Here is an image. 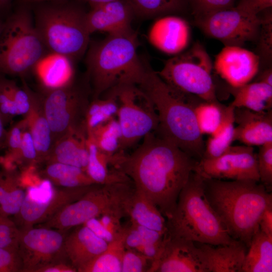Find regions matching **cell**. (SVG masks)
<instances>
[{"label": "cell", "mask_w": 272, "mask_h": 272, "mask_svg": "<svg viewBox=\"0 0 272 272\" xmlns=\"http://www.w3.org/2000/svg\"><path fill=\"white\" fill-rule=\"evenodd\" d=\"M143 139L131 154L122 155L119 169L167 219L197 161L155 131Z\"/></svg>", "instance_id": "cell-1"}, {"label": "cell", "mask_w": 272, "mask_h": 272, "mask_svg": "<svg viewBox=\"0 0 272 272\" xmlns=\"http://www.w3.org/2000/svg\"><path fill=\"white\" fill-rule=\"evenodd\" d=\"M138 85L151 100L159 123L156 132L173 143L192 158H202L205 143L194 112L198 98L180 92L165 82L147 62Z\"/></svg>", "instance_id": "cell-2"}, {"label": "cell", "mask_w": 272, "mask_h": 272, "mask_svg": "<svg viewBox=\"0 0 272 272\" xmlns=\"http://www.w3.org/2000/svg\"><path fill=\"white\" fill-rule=\"evenodd\" d=\"M203 178L205 194L229 235L248 248L262 214L272 206L271 193L253 180Z\"/></svg>", "instance_id": "cell-3"}, {"label": "cell", "mask_w": 272, "mask_h": 272, "mask_svg": "<svg viewBox=\"0 0 272 272\" xmlns=\"http://www.w3.org/2000/svg\"><path fill=\"white\" fill-rule=\"evenodd\" d=\"M135 31L108 35L90 45L86 58V77L90 85L92 99L121 84L138 85L143 76L147 61L138 53L139 45Z\"/></svg>", "instance_id": "cell-4"}, {"label": "cell", "mask_w": 272, "mask_h": 272, "mask_svg": "<svg viewBox=\"0 0 272 272\" xmlns=\"http://www.w3.org/2000/svg\"><path fill=\"white\" fill-rule=\"evenodd\" d=\"M166 222L167 235L171 237L213 245L235 240L209 202L203 178L195 170L180 191L176 207Z\"/></svg>", "instance_id": "cell-5"}, {"label": "cell", "mask_w": 272, "mask_h": 272, "mask_svg": "<svg viewBox=\"0 0 272 272\" xmlns=\"http://www.w3.org/2000/svg\"><path fill=\"white\" fill-rule=\"evenodd\" d=\"M32 10L35 27L47 51L74 61L82 57L88 49L91 35L83 4L69 0L37 5Z\"/></svg>", "instance_id": "cell-6"}, {"label": "cell", "mask_w": 272, "mask_h": 272, "mask_svg": "<svg viewBox=\"0 0 272 272\" xmlns=\"http://www.w3.org/2000/svg\"><path fill=\"white\" fill-rule=\"evenodd\" d=\"M47 51L35 27L32 9L17 6L0 32V75L23 77Z\"/></svg>", "instance_id": "cell-7"}, {"label": "cell", "mask_w": 272, "mask_h": 272, "mask_svg": "<svg viewBox=\"0 0 272 272\" xmlns=\"http://www.w3.org/2000/svg\"><path fill=\"white\" fill-rule=\"evenodd\" d=\"M134 190L131 180L94 184L79 199L63 207L44 223L43 227L64 231L107 213L126 216V206Z\"/></svg>", "instance_id": "cell-8"}, {"label": "cell", "mask_w": 272, "mask_h": 272, "mask_svg": "<svg viewBox=\"0 0 272 272\" xmlns=\"http://www.w3.org/2000/svg\"><path fill=\"white\" fill-rule=\"evenodd\" d=\"M212 59L205 47L195 43L186 51L168 59L157 72L168 85L177 91L208 102H218L212 76Z\"/></svg>", "instance_id": "cell-9"}, {"label": "cell", "mask_w": 272, "mask_h": 272, "mask_svg": "<svg viewBox=\"0 0 272 272\" xmlns=\"http://www.w3.org/2000/svg\"><path fill=\"white\" fill-rule=\"evenodd\" d=\"M109 90L117 98L116 118L122 134L120 150L124 152L146 134L156 130L158 114L150 98L137 84H121Z\"/></svg>", "instance_id": "cell-10"}, {"label": "cell", "mask_w": 272, "mask_h": 272, "mask_svg": "<svg viewBox=\"0 0 272 272\" xmlns=\"http://www.w3.org/2000/svg\"><path fill=\"white\" fill-rule=\"evenodd\" d=\"M44 112L52 134V145L70 129L85 124L91 90L85 77L65 86L41 92Z\"/></svg>", "instance_id": "cell-11"}, {"label": "cell", "mask_w": 272, "mask_h": 272, "mask_svg": "<svg viewBox=\"0 0 272 272\" xmlns=\"http://www.w3.org/2000/svg\"><path fill=\"white\" fill-rule=\"evenodd\" d=\"M93 184L77 187L55 188L44 178L27 188L18 213L15 216L21 229L33 227L50 219L66 205L82 197Z\"/></svg>", "instance_id": "cell-12"}, {"label": "cell", "mask_w": 272, "mask_h": 272, "mask_svg": "<svg viewBox=\"0 0 272 272\" xmlns=\"http://www.w3.org/2000/svg\"><path fill=\"white\" fill-rule=\"evenodd\" d=\"M194 25L205 35L220 41L225 46H243L256 42L259 18L235 6L193 19Z\"/></svg>", "instance_id": "cell-13"}, {"label": "cell", "mask_w": 272, "mask_h": 272, "mask_svg": "<svg viewBox=\"0 0 272 272\" xmlns=\"http://www.w3.org/2000/svg\"><path fill=\"white\" fill-rule=\"evenodd\" d=\"M20 230L18 249L22 271L37 272L49 264L63 261L64 231L45 227Z\"/></svg>", "instance_id": "cell-14"}, {"label": "cell", "mask_w": 272, "mask_h": 272, "mask_svg": "<svg viewBox=\"0 0 272 272\" xmlns=\"http://www.w3.org/2000/svg\"><path fill=\"white\" fill-rule=\"evenodd\" d=\"M195 171L206 178L260 181L257 154L246 145L231 146L216 158H201Z\"/></svg>", "instance_id": "cell-15"}, {"label": "cell", "mask_w": 272, "mask_h": 272, "mask_svg": "<svg viewBox=\"0 0 272 272\" xmlns=\"http://www.w3.org/2000/svg\"><path fill=\"white\" fill-rule=\"evenodd\" d=\"M149 272H208L203 254L195 242L167 235Z\"/></svg>", "instance_id": "cell-16"}, {"label": "cell", "mask_w": 272, "mask_h": 272, "mask_svg": "<svg viewBox=\"0 0 272 272\" xmlns=\"http://www.w3.org/2000/svg\"><path fill=\"white\" fill-rule=\"evenodd\" d=\"M214 70L230 87L244 85L257 76L260 67L259 56L241 46H225L217 55Z\"/></svg>", "instance_id": "cell-17"}, {"label": "cell", "mask_w": 272, "mask_h": 272, "mask_svg": "<svg viewBox=\"0 0 272 272\" xmlns=\"http://www.w3.org/2000/svg\"><path fill=\"white\" fill-rule=\"evenodd\" d=\"M133 10L126 0H115L90 8L86 22L90 34L95 32L108 35L124 34L133 31L131 22Z\"/></svg>", "instance_id": "cell-18"}, {"label": "cell", "mask_w": 272, "mask_h": 272, "mask_svg": "<svg viewBox=\"0 0 272 272\" xmlns=\"http://www.w3.org/2000/svg\"><path fill=\"white\" fill-rule=\"evenodd\" d=\"M156 20L149 33L153 46L162 52L174 56L183 52L191 40V29L184 18L172 14Z\"/></svg>", "instance_id": "cell-19"}, {"label": "cell", "mask_w": 272, "mask_h": 272, "mask_svg": "<svg viewBox=\"0 0 272 272\" xmlns=\"http://www.w3.org/2000/svg\"><path fill=\"white\" fill-rule=\"evenodd\" d=\"M234 141L248 146H261L272 142L271 110L256 112L244 108H234Z\"/></svg>", "instance_id": "cell-20"}, {"label": "cell", "mask_w": 272, "mask_h": 272, "mask_svg": "<svg viewBox=\"0 0 272 272\" xmlns=\"http://www.w3.org/2000/svg\"><path fill=\"white\" fill-rule=\"evenodd\" d=\"M74 62L66 56L48 51L32 70L38 80L41 93L73 82L76 79Z\"/></svg>", "instance_id": "cell-21"}, {"label": "cell", "mask_w": 272, "mask_h": 272, "mask_svg": "<svg viewBox=\"0 0 272 272\" xmlns=\"http://www.w3.org/2000/svg\"><path fill=\"white\" fill-rule=\"evenodd\" d=\"M87 139L85 125L70 129L54 142L45 162L68 164L86 171L88 160Z\"/></svg>", "instance_id": "cell-22"}, {"label": "cell", "mask_w": 272, "mask_h": 272, "mask_svg": "<svg viewBox=\"0 0 272 272\" xmlns=\"http://www.w3.org/2000/svg\"><path fill=\"white\" fill-rule=\"evenodd\" d=\"M108 243L82 224L65 238L66 257L77 271L106 249Z\"/></svg>", "instance_id": "cell-23"}, {"label": "cell", "mask_w": 272, "mask_h": 272, "mask_svg": "<svg viewBox=\"0 0 272 272\" xmlns=\"http://www.w3.org/2000/svg\"><path fill=\"white\" fill-rule=\"evenodd\" d=\"M205 258L208 272H241L248 247L235 240L224 245L195 242Z\"/></svg>", "instance_id": "cell-24"}, {"label": "cell", "mask_w": 272, "mask_h": 272, "mask_svg": "<svg viewBox=\"0 0 272 272\" xmlns=\"http://www.w3.org/2000/svg\"><path fill=\"white\" fill-rule=\"evenodd\" d=\"M30 106L24 115L33 138L39 163L46 161L52 146L51 130L46 118L41 93L30 89Z\"/></svg>", "instance_id": "cell-25"}, {"label": "cell", "mask_w": 272, "mask_h": 272, "mask_svg": "<svg viewBox=\"0 0 272 272\" xmlns=\"http://www.w3.org/2000/svg\"><path fill=\"white\" fill-rule=\"evenodd\" d=\"M88 160L86 172L96 184H103L130 180L115 166V155L109 156L100 151L88 134Z\"/></svg>", "instance_id": "cell-26"}, {"label": "cell", "mask_w": 272, "mask_h": 272, "mask_svg": "<svg viewBox=\"0 0 272 272\" xmlns=\"http://www.w3.org/2000/svg\"><path fill=\"white\" fill-rule=\"evenodd\" d=\"M130 222L163 233H167L165 217L144 194L134 190L126 206Z\"/></svg>", "instance_id": "cell-27"}, {"label": "cell", "mask_w": 272, "mask_h": 272, "mask_svg": "<svg viewBox=\"0 0 272 272\" xmlns=\"http://www.w3.org/2000/svg\"><path fill=\"white\" fill-rule=\"evenodd\" d=\"M234 97L230 104L234 108H244L256 111H266L272 108V86L255 81L237 88L230 87Z\"/></svg>", "instance_id": "cell-28"}, {"label": "cell", "mask_w": 272, "mask_h": 272, "mask_svg": "<svg viewBox=\"0 0 272 272\" xmlns=\"http://www.w3.org/2000/svg\"><path fill=\"white\" fill-rule=\"evenodd\" d=\"M272 271V236L259 229L253 236L241 272Z\"/></svg>", "instance_id": "cell-29"}, {"label": "cell", "mask_w": 272, "mask_h": 272, "mask_svg": "<svg viewBox=\"0 0 272 272\" xmlns=\"http://www.w3.org/2000/svg\"><path fill=\"white\" fill-rule=\"evenodd\" d=\"M234 107L230 104L224 107L222 122L205 144L202 158H216L231 146L234 141Z\"/></svg>", "instance_id": "cell-30"}, {"label": "cell", "mask_w": 272, "mask_h": 272, "mask_svg": "<svg viewBox=\"0 0 272 272\" xmlns=\"http://www.w3.org/2000/svg\"><path fill=\"white\" fill-rule=\"evenodd\" d=\"M46 164L43 174L53 185L72 188L96 184L86 172L79 167L58 162Z\"/></svg>", "instance_id": "cell-31"}, {"label": "cell", "mask_w": 272, "mask_h": 272, "mask_svg": "<svg viewBox=\"0 0 272 272\" xmlns=\"http://www.w3.org/2000/svg\"><path fill=\"white\" fill-rule=\"evenodd\" d=\"M16 171L0 172V212L9 217L17 215L25 196Z\"/></svg>", "instance_id": "cell-32"}, {"label": "cell", "mask_w": 272, "mask_h": 272, "mask_svg": "<svg viewBox=\"0 0 272 272\" xmlns=\"http://www.w3.org/2000/svg\"><path fill=\"white\" fill-rule=\"evenodd\" d=\"M118 109L117 98L111 90L107 91L99 98L91 99L85 118L88 133L96 127L116 118Z\"/></svg>", "instance_id": "cell-33"}, {"label": "cell", "mask_w": 272, "mask_h": 272, "mask_svg": "<svg viewBox=\"0 0 272 272\" xmlns=\"http://www.w3.org/2000/svg\"><path fill=\"white\" fill-rule=\"evenodd\" d=\"M134 16L149 19L181 13L188 7L187 0H126Z\"/></svg>", "instance_id": "cell-34"}, {"label": "cell", "mask_w": 272, "mask_h": 272, "mask_svg": "<svg viewBox=\"0 0 272 272\" xmlns=\"http://www.w3.org/2000/svg\"><path fill=\"white\" fill-rule=\"evenodd\" d=\"M124 230L116 239L108 243L102 253L79 270V272H121V260L125 247Z\"/></svg>", "instance_id": "cell-35"}, {"label": "cell", "mask_w": 272, "mask_h": 272, "mask_svg": "<svg viewBox=\"0 0 272 272\" xmlns=\"http://www.w3.org/2000/svg\"><path fill=\"white\" fill-rule=\"evenodd\" d=\"M88 134L98 149L106 155L113 156L122 152L120 150L122 134L116 118L96 127Z\"/></svg>", "instance_id": "cell-36"}, {"label": "cell", "mask_w": 272, "mask_h": 272, "mask_svg": "<svg viewBox=\"0 0 272 272\" xmlns=\"http://www.w3.org/2000/svg\"><path fill=\"white\" fill-rule=\"evenodd\" d=\"M224 107L218 102L199 100L194 106L196 123L202 135H211L219 127L223 116Z\"/></svg>", "instance_id": "cell-37"}, {"label": "cell", "mask_w": 272, "mask_h": 272, "mask_svg": "<svg viewBox=\"0 0 272 272\" xmlns=\"http://www.w3.org/2000/svg\"><path fill=\"white\" fill-rule=\"evenodd\" d=\"M259 27L256 53L259 57L260 65L264 67L271 66L272 60V12L271 8L266 10L258 15Z\"/></svg>", "instance_id": "cell-38"}, {"label": "cell", "mask_w": 272, "mask_h": 272, "mask_svg": "<svg viewBox=\"0 0 272 272\" xmlns=\"http://www.w3.org/2000/svg\"><path fill=\"white\" fill-rule=\"evenodd\" d=\"M236 0H187L193 19L235 6Z\"/></svg>", "instance_id": "cell-39"}, {"label": "cell", "mask_w": 272, "mask_h": 272, "mask_svg": "<svg viewBox=\"0 0 272 272\" xmlns=\"http://www.w3.org/2000/svg\"><path fill=\"white\" fill-rule=\"evenodd\" d=\"M260 147L257 154L259 180L269 191L272 186V142Z\"/></svg>", "instance_id": "cell-40"}, {"label": "cell", "mask_w": 272, "mask_h": 272, "mask_svg": "<svg viewBox=\"0 0 272 272\" xmlns=\"http://www.w3.org/2000/svg\"><path fill=\"white\" fill-rule=\"evenodd\" d=\"M5 81L14 102L18 115L24 116L30 106V87L24 79L21 87L14 81L5 78Z\"/></svg>", "instance_id": "cell-41"}, {"label": "cell", "mask_w": 272, "mask_h": 272, "mask_svg": "<svg viewBox=\"0 0 272 272\" xmlns=\"http://www.w3.org/2000/svg\"><path fill=\"white\" fill-rule=\"evenodd\" d=\"M16 164L23 168L39 164L35 144L27 126L22 135Z\"/></svg>", "instance_id": "cell-42"}, {"label": "cell", "mask_w": 272, "mask_h": 272, "mask_svg": "<svg viewBox=\"0 0 272 272\" xmlns=\"http://www.w3.org/2000/svg\"><path fill=\"white\" fill-rule=\"evenodd\" d=\"M152 263L150 259L139 252L125 248L122 257L121 272H149Z\"/></svg>", "instance_id": "cell-43"}, {"label": "cell", "mask_w": 272, "mask_h": 272, "mask_svg": "<svg viewBox=\"0 0 272 272\" xmlns=\"http://www.w3.org/2000/svg\"><path fill=\"white\" fill-rule=\"evenodd\" d=\"M20 232L16 223L0 212V247L17 246Z\"/></svg>", "instance_id": "cell-44"}, {"label": "cell", "mask_w": 272, "mask_h": 272, "mask_svg": "<svg viewBox=\"0 0 272 272\" xmlns=\"http://www.w3.org/2000/svg\"><path fill=\"white\" fill-rule=\"evenodd\" d=\"M22 271L18 246L0 247V272Z\"/></svg>", "instance_id": "cell-45"}, {"label": "cell", "mask_w": 272, "mask_h": 272, "mask_svg": "<svg viewBox=\"0 0 272 272\" xmlns=\"http://www.w3.org/2000/svg\"><path fill=\"white\" fill-rule=\"evenodd\" d=\"M0 113L5 124L18 115L16 106L7 87L5 78L0 75Z\"/></svg>", "instance_id": "cell-46"}, {"label": "cell", "mask_w": 272, "mask_h": 272, "mask_svg": "<svg viewBox=\"0 0 272 272\" xmlns=\"http://www.w3.org/2000/svg\"><path fill=\"white\" fill-rule=\"evenodd\" d=\"M235 7L248 14L257 16L263 11L271 8L272 0H238Z\"/></svg>", "instance_id": "cell-47"}, {"label": "cell", "mask_w": 272, "mask_h": 272, "mask_svg": "<svg viewBox=\"0 0 272 272\" xmlns=\"http://www.w3.org/2000/svg\"><path fill=\"white\" fill-rule=\"evenodd\" d=\"M83 225L88 227L98 237L105 241L108 243L113 241V239L104 229L97 218L91 219Z\"/></svg>", "instance_id": "cell-48"}, {"label": "cell", "mask_w": 272, "mask_h": 272, "mask_svg": "<svg viewBox=\"0 0 272 272\" xmlns=\"http://www.w3.org/2000/svg\"><path fill=\"white\" fill-rule=\"evenodd\" d=\"M259 230L266 235L272 236V206L266 209L259 221Z\"/></svg>", "instance_id": "cell-49"}, {"label": "cell", "mask_w": 272, "mask_h": 272, "mask_svg": "<svg viewBox=\"0 0 272 272\" xmlns=\"http://www.w3.org/2000/svg\"><path fill=\"white\" fill-rule=\"evenodd\" d=\"M71 264L59 261L49 264L38 270L37 272H77Z\"/></svg>", "instance_id": "cell-50"}, {"label": "cell", "mask_w": 272, "mask_h": 272, "mask_svg": "<svg viewBox=\"0 0 272 272\" xmlns=\"http://www.w3.org/2000/svg\"><path fill=\"white\" fill-rule=\"evenodd\" d=\"M17 6H25L30 8L45 4H59L69 1V0H15Z\"/></svg>", "instance_id": "cell-51"}, {"label": "cell", "mask_w": 272, "mask_h": 272, "mask_svg": "<svg viewBox=\"0 0 272 272\" xmlns=\"http://www.w3.org/2000/svg\"><path fill=\"white\" fill-rule=\"evenodd\" d=\"M258 77L255 81L261 82L272 86L271 66L264 68L262 71L258 72Z\"/></svg>", "instance_id": "cell-52"}, {"label": "cell", "mask_w": 272, "mask_h": 272, "mask_svg": "<svg viewBox=\"0 0 272 272\" xmlns=\"http://www.w3.org/2000/svg\"><path fill=\"white\" fill-rule=\"evenodd\" d=\"M5 121L0 113V147L2 149L5 146V141L7 130L5 128Z\"/></svg>", "instance_id": "cell-53"}, {"label": "cell", "mask_w": 272, "mask_h": 272, "mask_svg": "<svg viewBox=\"0 0 272 272\" xmlns=\"http://www.w3.org/2000/svg\"><path fill=\"white\" fill-rule=\"evenodd\" d=\"M82 4H87L90 8H93L97 6L114 1L115 0H76Z\"/></svg>", "instance_id": "cell-54"}, {"label": "cell", "mask_w": 272, "mask_h": 272, "mask_svg": "<svg viewBox=\"0 0 272 272\" xmlns=\"http://www.w3.org/2000/svg\"><path fill=\"white\" fill-rule=\"evenodd\" d=\"M14 0H0V14L7 12L11 8Z\"/></svg>", "instance_id": "cell-55"}, {"label": "cell", "mask_w": 272, "mask_h": 272, "mask_svg": "<svg viewBox=\"0 0 272 272\" xmlns=\"http://www.w3.org/2000/svg\"><path fill=\"white\" fill-rule=\"evenodd\" d=\"M3 23L0 22V32L3 27Z\"/></svg>", "instance_id": "cell-56"}, {"label": "cell", "mask_w": 272, "mask_h": 272, "mask_svg": "<svg viewBox=\"0 0 272 272\" xmlns=\"http://www.w3.org/2000/svg\"><path fill=\"white\" fill-rule=\"evenodd\" d=\"M2 148L0 147V150Z\"/></svg>", "instance_id": "cell-57"}]
</instances>
